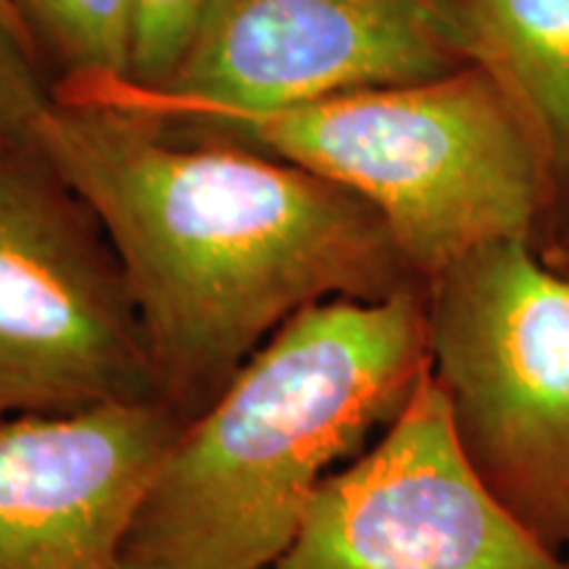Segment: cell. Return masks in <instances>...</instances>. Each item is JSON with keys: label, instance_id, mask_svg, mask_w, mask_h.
Instances as JSON below:
<instances>
[{"label": "cell", "instance_id": "10", "mask_svg": "<svg viewBox=\"0 0 569 569\" xmlns=\"http://www.w3.org/2000/svg\"><path fill=\"white\" fill-rule=\"evenodd\" d=\"M27 32L30 24L53 42L71 84L124 82L130 77L134 0H11Z\"/></svg>", "mask_w": 569, "mask_h": 569}, {"label": "cell", "instance_id": "4", "mask_svg": "<svg viewBox=\"0 0 569 569\" xmlns=\"http://www.w3.org/2000/svg\"><path fill=\"white\" fill-rule=\"evenodd\" d=\"M159 401L101 224L34 142L0 148V419Z\"/></svg>", "mask_w": 569, "mask_h": 569}, {"label": "cell", "instance_id": "5", "mask_svg": "<svg viewBox=\"0 0 569 569\" xmlns=\"http://www.w3.org/2000/svg\"><path fill=\"white\" fill-rule=\"evenodd\" d=\"M465 24L446 0H213L156 92L74 84L69 98L153 119L209 122L353 90L451 74Z\"/></svg>", "mask_w": 569, "mask_h": 569}, {"label": "cell", "instance_id": "8", "mask_svg": "<svg viewBox=\"0 0 569 569\" xmlns=\"http://www.w3.org/2000/svg\"><path fill=\"white\" fill-rule=\"evenodd\" d=\"M180 417L161 401L0 419V569H122Z\"/></svg>", "mask_w": 569, "mask_h": 569}, {"label": "cell", "instance_id": "11", "mask_svg": "<svg viewBox=\"0 0 569 569\" xmlns=\"http://www.w3.org/2000/svg\"><path fill=\"white\" fill-rule=\"evenodd\" d=\"M213 0H134L130 77L122 84L156 92L174 77Z\"/></svg>", "mask_w": 569, "mask_h": 569}, {"label": "cell", "instance_id": "1", "mask_svg": "<svg viewBox=\"0 0 569 569\" xmlns=\"http://www.w3.org/2000/svg\"><path fill=\"white\" fill-rule=\"evenodd\" d=\"M34 148L122 264L159 401L190 425L309 306L403 290L380 217L261 151L182 146L106 103H48Z\"/></svg>", "mask_w": 569, "mask_h": 569}, {"label": "cell", "instance_id": "13", "mask_svg": "<svg viewBox=\"0 0 569 569\" xmlns=\"http://www.w3.org/2000/svg\"><path fill=\"white\" fill-rule=\"evenodd\" d=\"M0 21H3V24L9 27L13 34H17L21 42H24V46H30V32H27V27L21 24L19 13L13 11L11 0H0Z\"/></svg>", "mask_w": 569, "mask_h": 569}, {"label": "cell", "instance_id": "3", "mask_svg": "<svg viewBox=\"0 0 569 569\" xmlns=\"http://www.w3.org/2000/svg\"><path fill=\"white\" fill-rule=\"evenodd\" d=\"M198 127L238 134L356 196L386 224L403 264L430 277L522 238L536 213L528 142L501 90L478 71Z\"/></svg>", "mask_w": 569, "mask_h": 569}, {"label": "cell", "instance_id": "6", "mask_svg": "<svg viewBox=\"0 0 569 569\" xmlns=\"http://www.w3.org/2000/svg\"><path fill=\"white\" fill-rule=\"evenodd\" d=\"M427 356L480 472L567 493L569 280L525 238L469 253L436 277Z\"/></svg>", "mask_w": 569, "mask_h": 569}, {"label": "cell", "instance_id": "7", "mask_svg": "<svg viewBox=\"0 0 569 569\" xmlns=\"http://www.w3.org/2000/svg\"><path fill=\"white\" fill-rule=\"evenodd\" d=\"M272 569H567L490 488L430 365L382 438L325 478Z\"/></svg>", "mask_w": 569, "mask_h": 569}, {"label": "cell", "instance_id": "2", "mask_svg": "<svg viewBox=\"0 0 569 569\" xmlns=\"http://www.w3.org/2000/svg\"><path fill=\"white\" fill-rule=\"evenodd\" d=\"M427 365L407 288L303 309L169 446L122 569H272L325 478L393 422Z\"/></svg>", "mask_w": 569, "mask_h": 569}, {"label": "cell", "instance_id": "9", "mask_svg": "<svg viewBox=\"0 0 569 569\" xmlns=\"http://www.w3.org/2000/svg\"><path fill=\"white\" fill-rule=\"evenodd\" d=\"M465 38L569 142V0H461Z\"/></svg>", "mask_w": 569, "mask_h": 569}, {"label": "cell", "instance_id": "12", "mask_svg": "<svg viewBox=\"0 0 569 569\" xmlns=\"http://www.w3.org/2000/svg\"><path fill=\"white\" fill-rule=\"evenodd\" d=\"M48 103L34 80L30 46L0 21V148L32 142L34 124Z\"/></svg>", "mask_w": 569, "mask_h": 569}]
</instances>
